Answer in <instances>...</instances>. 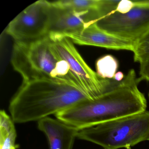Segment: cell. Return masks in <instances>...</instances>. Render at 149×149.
<instances>
[{
	"instance_id": "obj_18",
	"label": "cell",
	"mask_w": 149,
	"mask_h": 149,
	"mask_svg": "<svg viewBox=\"0 0 149 149\" xmlns=\"http://www.w3.org/2000/svg\"><path fill=\"white\" fill-rule=\"evenodd\" d=\"M148 96H149V94H148Z\"/></svg>"
},
{
	"instance_id": "obj_13",
	"label": "cell",
	"mask_w": 149,
	"mask_h": 149,
	"mask_svg": "<svg viewBox=\"0 0 149 149\" xmlns=\"http://www.w3.org/2000/svg\"><path fill=\"white\" fill-rule=\"evenodd\" d=\"M120 1L98 0V3L95 10L88 14L90 23H95L116 12Z\"/></svg>"
},
{
	"instance_id": "obj_15",
	"label": "cell",
	"mask_w": 149,
	"mask_h": 149,
	"mask_svg": "<svg viewBox=\"0 0 149 149\" xmlns=\"http://www.w3.org/2000/svg\"><path fill=\"white\" fill-rule=\"evenodd\" d=\"M139 81L146 80L149 82V57L140 63Z\"/></svg>"
},
{
	"instance_id": "obj_5",
	"label": "cell",
	"mask_w": 149,
	"mask_h": 149,
	"mask_svg": "<svg viewBox=\"0 0 149 149\" xmlns=\"http://www.w3.org/2000/svg\"><path fill=\"white\" fill-rule=\"evenodd\" d=\"M50 45L59 57L67 62L74 85L89 99H94L116 89L123 81L104 79L91 69L67 37L57 34L48 36Z\"/></svg>"
},
{
	"instance_id": "obj_12",
	"label": "cell",
	"mask_w": 149,
	"mask_h": 149,
	"mask_svg": "<svg viewBox=\"0 0 149 149\" xmlns=\"http://www.w3.org/2000/svg\"><path fill=\"white\" fill-rule=\"evenodd\" d=\"M118 67L117 60L111 55H106L100 57L96 63V73L104 79L113 78Z\"/></svg>"
},
{
	"instance_id": "obj_3",
	"label": "cell",
	"mask_w": 149,
	"mask_h": 149,
	"mask_svg": "<svg viewBox=\"0 0 149 149\" xmlns=\"http://www.w3.org/2000/svg\"><path fill=\"white\" fill-rule=\"evenodd\" d=\"M11 62L23 82L49 80L74 86L68 64L53 50L48 36L34 41L15 42Z\"/></svg>"
},
{
	"instance_id": "obj_4",
	"label": "cell",
	"mask_w": 149,
	"mask_h": 149,
	"mask_svg": "<svg viewBox=\"0 0 149 149\" xmlns=\"http://www.w3.org/2000/svg\"><path fill=\"white\" fill-rule=\"evenodd\" d=\"M77 138L104 149H131L149 139V111L125 116L80 130Z\"/></svg>"
},
{
	"instance_id": "obj_2",
	"label": "cell",
	"mask_w": 149,
	"mask_h": 149,
	"mask_svg": "<svg viewBox=\"0 0 149 149\" xmlns=\"http://www.w3.org/2000/svg\"><path fill=\"white\" fill-rule=\"evenodd\" d=\"M89 99L79 89L65 83L40 80L23 82L11 99L9 110L15 123L40 121Z\"/></svg>"
},
{
	"instance_id": "obj_14",
	"label": "cell",
	"mask_w": 149,
	"mask_h": 149,
	"mask_svg": "<svg viewBox=\"0 0 149 149\" xmlns=\"http://www.w3.org/2000/svg\"><path fill=\"white\" fill-rule=\"evenodd\" d=\"M134 60L139 63L149 57V30L135 44Z\"/></svg>"
},
{
	"instance_id": "obj_8",
	"label": "cell",
	"mask_w": 149,
	"mask_h": 149,
	"mask_svg": "<svg viewBox=\"0 0 149 149\" xmlns=\"http://www.w3.org/2000/svg\"><path fill=\"white\" fill-rule=\"evenodd\" d=\"M61 35L69 38L73 43L78 45L95 46L115 50L133 52L136 44L133 42L106 33L99 28L95 22L87 25L77 32Z\"/></svg>"
},
{
	"instance_id": "obj_7",
	"label": "cell",
	"mask_w": 149,
	"mask_h": 149,
	"mask_svg": "<svg viewBox=\"0 0 149 149\" xmlns=\"http://www.w3.org/2000/svg\"><path fill=\"white\" fill-rule=\"evenodd\" d=\"M49 5L48 1L34 2L20 13L9 23L6 32L15 42H31L49 35Z\"/></svg>"
},
{
	"instance_id": "obj_10",
	"label": "cell",
	"mask_w": 149,
	"mask_h": 149,
	"mask_svg": "<svg viewBox=\"0 0 149 149\" xmlns=\"http://www.w3.org/2000/svg\"><path fill=\"white\" fill-rule=\"evenodd\" d=\"M38 126L47 136L49 149H73L77 129L49 117L38 121Z\"/></svg>"
},
{
	"instance_id": "obj_16",
	"label": "cell",
	"mask_w": 149,
	"mask_h": 149,
	"mask_svg": "<svg viewBox=\"0 0 149 149\" xmlns=\"http://www.w3.org/2000/svg\"><path fill=\"white\" fill-rule=\"evenodd\" d=\"M134 6V1H131L128 0L120 1L117 8L116 12L122 14L130 12Z\"/></svg>"
},
{
	"instance_id": "obj_17",
	"label": "cell",
	"mask_w": 149,
	"mask_h": 149,
	"mask_svg": "<svg viewBox=\"0 0 149 149\" xmlns=\"http://www.w3.org/2000/svg\"><path fill=\"white\" fill-rule=\"evenodd\" d=\"M125 76H124V74L122 72H118L116 73L113 78L116 81H121L124 79Z\"/></svg>"
},
{
	"instance_id": "obj_19",
	"label": "cell",
	"mask_w": 149,
	"mask_h": 149,
	"mask_svg": "<svg viewBox=\"0 0 149 149\" xmlns=\"http://www.w3.org/2000/svg\"><path fill=\"white\" fill-rule=\"evenodd\" d=\"M148 141H149V140H148Z\"/></svg>"
},
{
	"instance_id": "obj_9",
	"label": "cell",
	"mask_w": 149,
	"mask_h": 149,
	"mask_svg": "<svg viewBox=\"0 0 149 149\" xmlns=\"http://www.w3.org/2000/svg\"><path fill=\"white\" fill-rule=\"evenodd\" d=\"M49 5V34L64 35L74 33L89 24V12H81L53 5Z\"/></svg>"
},
{
	"instance_id": "obj_11",
	"label": "cell",
	"mask_w": 149,
	"mask_h": 149,
	"mask_svg": "<svg viewBox=\"0 0 149 149\" xmlns=\"http://www.w3.org/2000/svg\"><path fill=\"white\" fill-rule=\"evenodd\" d=\"M14 122L5 110L0 112V149H17Z\"/></svg>"
},
{
	"instance_id": "obj_6",
	"label": "cell",
	"mask_w": 149,
	"mask_h": 149,
	"mask_svg": "<svg viewBox=\"0 0 149 149\" xmlns=\"http://www.w3.org/2000/svg\"><path fill=\"white\" fill-rule=\"evenodd\" d=\"M134 2L128 13L115 12L96 24L106 33L136 43L149 30V1Z\"/></svg>"
},
{
	"instance_id": "obj_1",
	"label": "cell",
	"mask_w": 149,
	"mask_h": 149,
	"mask_svg": "<svg viewBox=\"0 0 149 149\" xmlns=\"http://www.w3.org/2000/svg\"><path fill=\"white\" fill-rule=\"evenodd\" d=\"M139 81L131 69L115 89L94 99H87L55 115L78 130L146 111L147 102L139 89Z\"/></svg>"
}]
</instances>
